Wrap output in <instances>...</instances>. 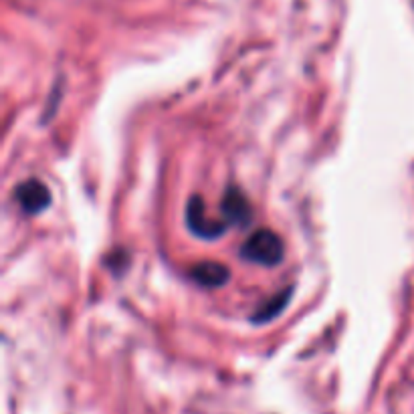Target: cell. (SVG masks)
Wrapping results in <instances>:
<instances>
[{
    "label": "cell",
    "instance_id": "1",
    "mask_svg": "<svg viewBox=\"0 0 414 414\" xmlns=\"http://www.w3.org/2000/svg\"><path fill=\"white\" fill-rule=\"evenodd\" d=\"M283 253H285V245H283L281 237L269 228H261V230L253 232L241 249V255L246 261L265 265V267L281 263Z\"/></svg>",
    "mask_w": 414,
    "mask_h": 414
},
{
    "label": "cell",
    "instance_id": "2",
    "mask_svg": "<svg viewBox=\"0 0 414 414\" xmlns=\"http://www.w3.org/2000/svg\"><path fill=\"white\" fill-rule=\"evenodd\" d=\"M17 198H19V205L22 207V210L29 212V214H37V212L49 207V202H51L49 188L38 180L22 182L17 188Z\"/></svg>",
    "mask_w": 414,
    "mask_h": 414
},
{
    "label": "cell",
    "instance_id": "3",
    "mask_svg": "<svg viewBox=\"0 0 414 414\" xmlns=\"http://www.w3.org/2000/svg\"><path fill=\"white\" fill-rule=\"evenodd\" d=\"M186 221H188L190 228L196 235H200V237H216V235H221L225 230L223 226L208 225V221L205 219V205H202V198L200 196H192L188 200Z\"/></svg>",
    "mask_w": 414,
    "mask_h": 414
},
{
    "label": "cell",
    "instance_id": "4",
    "mask_svg": "<svg viewBox=\"0 0 414 414\" xmlns=\"http://www.w3.org/2000/svg\"><path fill=\"white\" fill-rule=\"evenodd\" d=\"M223 210H225L226 221H230V223H246L249 216H251L249 202L237 188H230L226 192Z\"/></svg>",
    "mask_w": 414,
    "mask_h": 414
},
{
    "label": "cell",
    "instance_id": "5",
    "mask_svg": "<svg viewBox=\"0 0 414 414\" xmlns=\"http://www.w3.org/2000/svg\"><path fill=\"white\" fill-rule=\"evenodd\" d=\"M192 277L200 285H207V287H219L228 279V271L226 267H223L221 263H214V261H207V263H200L194 267L192 271Z\"/></svg>",
    "mask_w": 414,
    "mask_h": 414
}]
</instances>
